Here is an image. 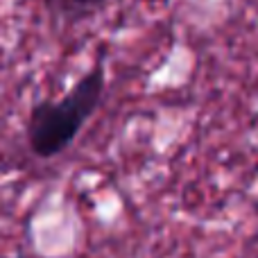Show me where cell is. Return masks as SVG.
I'll return each instance as SVG.
<instances>
[{
  "instance_id": "obj_1",
  "label": "cell",
  "mask_w": 258,
  "mask_h": 258,
  "mask_svg": "<svg viewBox=\"0 0 258 258\" xmlns=\"http://www.w3.org/2000/svg\"><path fill=\"white\" fill-rule=\"evenodd\" d=\"M104 91L107 71L100 59L61 100H39L32 104L25 122V141L32 154L43 161L61 156L100 109Z\"/></svg>"
},
{
  "instance_id": "obj_2",
  "label": "cell",
  "mask_w": 258,
  "mask_h": 258,
  "mask_svg": "<svg viewBox=\"0 0 258 258\" xmlns=\"http://www.w3.org/2000/svg\"><path fill=\"white\" fill-rule=\"evenodd\" d=\"M54 9L61 14H66L68 18H84L95 14L98 9H102L107 5V0H52Z\"/></svg>"
}]
</instances>
